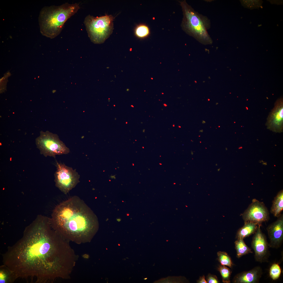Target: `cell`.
<instances>
[{"mask_svg": "<svg viewBox=\"0 0 283 283\" xmlns=\"http://www.w3.org/2000/svg\"><path fill=\"white\" fill-rule=\"evenodd\" d=\"M66 240L52 227L50 219L39 216L25 229L22 237L3 255V264L19 278L51 282L68 275L74 255Z\"/></svg>", "mask_w": 283, "mask_h": 283, "instance_id": "6da1fadb", "label": "cell"}, {"mask_svg": "<svg viewBox=\"0 0 283 283\" xmlns=\"http://www.w3.org/2000/svg\"><path fill=\"white\" fill-rule=\"evenodd\" d=\"M54 230L66 240L86 242L96 230V221L90 209L77 196L57 205L50 219Z\"/></svg>", "mask_w": 283, "mask_h": 283, "instance_id": "7a4b0ae2", "label": "cell"}, {"mask_svg": "<svg viewBox=\"0 0 283 283\" xmlns=\"http://www.w3.org/2000/svg\"><path fill=\"white\" fill-rule=\"evenodd\" d=\"M79 3H66L59 6L45 7L39 18L40 31L43 36L51 39L61 33L66 21L80 9Z\"/></svg>", "mask_w": 283, "mask_h": 283, "instance_id": "3957f363", "label": "cell"}, {"mask_svg": "<svg viewBox=\"0 0 283 283\" xmlns=\"http://www.w3.org/2000/svg\"><path fill=\"white\" fill-rule=\"evenodd\" d=\"M183 18L182 24L183 29L200 43L211 44L213 41L208 34L210 28V20L206 16L195 11L185 1L180 2Z\"/></svg>", "mask_w": 283, "mask_h": 283, "instance_id": "277c9868", "label": "cell"}, {"mask_svg": "<svg viewBox=\"0 0 283 283\" xmlns=\"http://www.w3.org/2000/svg\"><path fill=\"white\" fill-rule=\"evenodd\" d=\"M114 18L112 15L95 17L89 15L85 17L84 23L92 42L102 43L109 37L113 29Z\"/></svg>", "mask_w": 283, "mask_h": 283, "instance_id": "5b68a950", "label": "cell"}, {"mask_svg": "<svg viewBox=\"0 0 283 283\" xmlns=\"http://www.w3.org/2000/svg\"><path fill=\"white\" fill-rule=\"evenodd\" d=\"M35 143L41 154L46 157L55 158L56 155L67 154L70 152L69 148L57 134L48 131H41L40 135L36 139Z\"/></svg>", "mask_w": 283, "mask_h": 283, "instance_id": "8992f818", "label": "cell"}, {"mask_svg": "<svg viewBox=\"0 0 283 283\" xmlns=\"http://www.w3.org/2000/svg\"><path fill=\"white\" fill-rule=\"evenodd\" d=\"M55 174L56 186L67 194L79 182L80 175L72 167L57 162Z\"/></svg>", "mask_w": 283, "mask_h": 283, "instance_id": "52a82bcc", "label": "cell"}, {"mask_svg": "<svg viewBox=\"0 0 283 283\" xmlns=\"http://www.w3.org/2000/svg\"><path fill=\"white\" fill-rule=\"evenodd\" d=\"M242 216L244 222H251L260 225L269 219L268 210L264 203L255 199H252Z\"/></svg>", "mask_w": 283, "mask_h": 283, "instance_id": "ba28073f", "label": "cell"}, {"mask_svg": "<svg viewBox=\"0 0 283 283\" xmlns=\"http://www.w3.org/2000/svg\"><path fill=\"white\" fill-rule=\"evenodd\" d=\"M259 225L254 233L251 242V247L254 253V258L260 263L267 262L270 255L269 243L265 235L262 232Z\"/></svg>", "mask_w": 283, "mask_h": 283, "instance_id": "9c48e42d", "label": "cell"}, {"mask_svg": "<svg viewBox=\"0 0 283 283\" xmlns=\"http://www.w3.org/2000/svg\"><path fill=\"white\" fill-rule=\"evenodd\" d=\"M270 241L269 247L277 249L282 244L283 240V216L280 215L277 220L266 228Z\"/></svg>", "mask_w": 283, "mask_h": 283, "instance_id": "30bf717a", "label": "cell"}, {"mask_svg": "<svg viewBox=\"0 0 283 283\" xmlns=\"http://www.w3.org/2000/svg\"><path fill=\"white\" fill-rule=\"evenodd\" d=\"M266 126L268 129L273 132L277 133H280L282 132V100H279L275 103L274 107L268 117Z\"/></svg>", "mask_w": 283, "mask_h": 283, "instance_id": "8fae6325", "label": "cell"}, {"mask_svg": "<svg viewBox=\"0 0 283 283\" xmlns=\"http://www.w3.org/2000/svg\"><path fill=\"white\" fill-rule=\"evenodd\" d=\"M262 274L261 267L257 266L249 270L238 274L234 277L233 282L234 283H258Z\"/></svg>", "mask_w": 283, "mask_h": 283, "instance_id": "7c38bea8", "label": "cell"}, {"mask_svg": "<svg viewBox=\"0 0 283 283\" xmlns=\"http://www.w3.org/2000/svg\"><path fill=\"white\" fill-rule=\"evenodd\" d=\"M259 225L256 223L251 222H244V225L238 231L236 238L244 239L254 233L257 230Z\"/></svg>", "mask_w": 283, "mask_h": 283, "instance_id": "4fadbf2b", "label": "cell"}, {"mask_svg": "<svg viewBox=\"0 0 283 283\" xmlns=\"http://www.w3.org/2000/svg\"><path fill=\"white\" fill-rule=\"evenodd\" d=\"M283 209V191H280L274 197L271 208L270 212L275 217L280 215Z\"/></svg>", "mask_w": 283, "mask_h": 283, "instance_id": "5bb4252c", "label": "cell"}, {"mask_svg": "<svg viewBox=\"0 0 283 283\" xmlns=\"http://www.w3.org/2000/svg\"><path fill=\"white\" fill-rule=\"evenodd\" d=\"M17 279L13 272L3 264L0 267V283H12Z\"/></svg>", "mask_w": 283, "mask_h": 283, "instance_id": "9a60e30c", "label": "cell"}, {"mask_svg": "<svg viewBox=\"0 0 283 283\" xmlns=\"http://www.w3.org/2000/svg\"><path fill=\"white\" fill-rule=\"evenodd\" d=\"M237 257L239 258L247 254L252 253L251 249L246 244L243 239H238L235 242Z\"/></svg>", "mask_w": 283, "mask_h": 283, "instance_id": "2e32d148", "label": "cell"}, {"mask_svg": "<svg viewBox=\"0 0 283 283\" xmlns=\"http://www.w3.org/2000/svg\"><path fill=\"white\" fill-rule=\"evenodd\" d=\"M217 259L221 265L227 266L230 268L233 264L230 257L225 252L219 251L217 253Z\"/></svg>", "mask_w": 283, "mask_h": 283, "instance_id": "e0dca14e", "label": "cell"}, {"mask_svg": "<svg viewBox=\"0 0 283 283\" xmlns=\"http://www.w3.org/2000/svg\"><path fill=\"white\" fill-rule=\"evenodd\" d=\"M218 270L221 275L223 282L224 283H230L231 271L230 269L225 265H221L218 268Z\"/></svg>", "mask_w": 283, "mask_h": 283, "instance_id": "ac0fdd59", "label": "cell"}, {"mask_svg": "<svg viewBox=\"0 0 283 283\" xmlns=\"http://www.w3.org/2000/svg\"><path fill=\"white\" fill-rule=\"evenodd\" d=\"M269 273L270 276L273 280L278 279L281 273V269L279 265L277 263L273 264L270 268Z\"/></svg>", "mask_w": 283, "mask_h": 283, "instance_id": "d6986e66", "label": "cell"}, {"mask_svg": "<svg viewBox=\"0 0 283 283\" xmlns=\"http://www.w3.org/2000/svg\"><path fill=\"white\" fill-rule=\"evenodd\" d=\"M135 33L138 37L142 38L147 36L149 33L148 27L144 25H140L138 26L135 29Z\"/></svg>", "mask_w": 283, "mask_h": 283, "instance_id": "ffe728a7", "label": "cell"}, {"mask_svg": "<svg viewBox=\"0 0 283 283\" xmlns=\"http://www.w3.org/2000/svg\"><path fill=\"white\" fill-rule=\"evenodd\" d=\"M207 283H218L220 282L217 276L215 275L209 274L206 277Z\"/></svg>", "mask_w": 283, "mask_h": 283, "instance_id": "44dd1931", "label": "cell"}, {"mask_svg": "<svg viewBox=\"0 0 283 283\" xmlns=\"http://www.w3.org/2000/svg\"><path fill=\"white\" fill-rule=\"evenodd\" d=\"M197 283H206V280L205 277L203 275L200 277L199 279L197 281Z\"/></svg>", "mask_w": 283, "mask_h": 283, "instance_id": "7402d4cb", "label": "cell"}, {"mask_svg": "<svg viewBox=\"0 0 283 283\" xmlns=\"http://www.w3.org/2000/svg\"><path fill=\"white\" fill-rule=\"evenodd\" d=\"M151 78L152 79H153V78Z\"/></svg>", "mask_w": 283, "mask_h": 283, "instance_id": "603a6c76", "label": "cell"}]
</instances>
